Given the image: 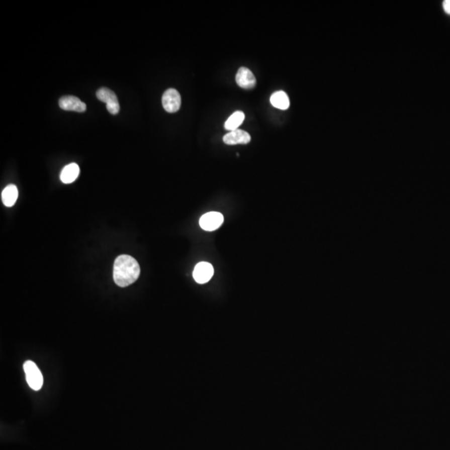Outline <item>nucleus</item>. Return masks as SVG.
I'll use <instances>...</instances> for the list:
<instances>
[{"instance_id":"f257e3e1","label":"nucleus","mask_w":450,"mask_h":450,"mask_svg":"<svg viewBox=\"0 0 450 450\" xmlns=\"http://www.w3.org/2000/svg\"><path fill=\"white\" fill-rule=\"evenodd\" d=\"M140 275V267L135 258L123 254L116 258L114 264V280L120 287L134 284Z\"/></svg>"},{"instance_id":"f03ea898","label":"nucleus","mask_w":450,"mask_h":450,"mask_svg":"<svg viewBox=\"0 0 450 450\" xmlns=\"http://www.w3.org/2000/svg\"><path fill=\"white\" fill-rule=\"evenodd\" d=\"M24 370L29 386L35 391L40 390L43 386L44 379L38 366L33 361L28 360L24 365Z\"/></svg>"},{"instance_id":"7ed1b4c3","label":"nucleus","mask_w":450,"mask_h":450,"mask_svg":"<svg viewBox=\"0 0 450 450\" xmlns=\"http://www.w3.org/2000/svg\"><path fill=\"white\" fill-rule=\"evenodd\" d=\"M98 100L106 104V108L111 115H118L120 110V104L115 92L108 88H100L96 93Z\"/></svg>"},{"instance_id":"20e7f679","label":"nucleus","mask_w":450,"mask_h":450,"mask_svg":"<svg viewBox=\"0 0 450 450\" xmlns=\"http://www.w3.org/2000/svg\"><path fill=\"white\" fill-rule=\"evenodd\" d=\"M162 105L163 109L168 113L178 112L181 106V96L179 93L174 88L166 90L162 97Z\"/></svg>"},{"instance_id":"39448f33","label":"nucleus","mask_w":450,"mask_h":450,"mask_svg":"<svg viewBox=\"0 0 450 450\" xmlns=\"http://www.w3.org/2000/svg\"><path fill=\"white\" fill-rule=\"evenodd\" d=\"M224 223L223 214L218 212H209L200 219V225L205 231H214Z\"/></svg>"},{"instance_id":"423d86ee","label":"nucleus","mask_w":450,"mask_h":450,"mask_svg":"<svg viewBox=\"0 0 450 450\" xmlns=\"http://www.w3.org/2000/svg\"><path fill=\"white\" fill-rule=\"evenodd\" d=\"M214 275V268L207 262H200L195 266L193 276L198 284L203 285L209 282Z\"/></svg>"},{"instance_id":"0eeeda50","label":"nucleus","mask_w":450,"mask_h":450,"mask_svg":"<svg viewBox=\"0 0 450 450\" xmlns=\"http://www.w3.org/2000/svg\"><path fill=\"white\" fill-rule=\"evenodd\" d=\"M59 107L66 111L85 112L86 105L75 96H63L59 101Z\"/></svg>"},{"instance_id":"6e6552de","label":"nucleus","mask_w":450,"mask_h":450,"mask_svg":"<svg viewBox=\"0 0 450 450\" xmlns=\"http://www.w3.org/2000/svg\"><path fill=\"white\" fill-rule=\"evenodd\" d=\"M236 83L240 88L252 89L256 85L255 76L248 68L241 67L236 74Z\"/></svg>"},{"instance_id":"1a4fd4ad","label":"nucleus","mask_w":450,"mask_h":450,"mask_svg":"<svg viewBox=\"0 0 450 450\" xmlns=\"http://www.w3.org/2000/svg\"><path fill=\"white\" fill-rule=\"evenodd\" d=\"M223 140H224V144H228V145L247 144L251 141V136L248 133L244 130L238 129L225 134L223 138Z\"/></svg>"},{"instance_id":"9d476101","label":"nucleus","mask_w":450,"mask_h":450,"mask_svg":"<svg viewBox=\"0 0 450 450\" xmlns=\"http://www.w3.org/2000/svg\"><path fill=\"white\" fill-rule=\"evenodd\" d=\"M79 174V167L75 163H69L61 172L60 179L63 184L74 182Z\"/></svg>"},{"instance_id":"9b49d317","label":"nucleus","mask_w":450,"mask_h":450,"mask_svg":"<svg viewBox=\"0 0 450 450\" xmlns=\"http://www.w3.org/2000/svg\"><path fill=\"white\" fill-rule=\"evenodd\" d=\"M19 192L15 185H8L2 192V201L7 207H12L17 201Z\"/></svg>"},{"instance_id":"f8f14e48","label":"nucleus","mask_w":450,"mask_h":450,"mask_svg":"<svg viewBox=\"0 0 450 450\" xmlns=\"http://www.w3.org/2000/svg\"><path fill=\"white\" fill-rule=\"evenodd\" d=\"M270 102L273 106L280 110H287L290 107V100L287 94L284 91H277L271 95Z\"/></svg>"},{"instance_id":"ddd939ff","label":"nucleus","mask_w":450,"mask_h":450,"mask_svg":"<svg viewBox=\"0 0 450 450\" xmlns=\"http://www.w3.org/2000/svg\"><path fill=\"white\" fill-rule=\"evenodd\" d=\"M244 119H245L244 113L242 112V111H236V112H234V114L227 120V121L225 122V124H224V128H225L227 130H229V131L236 130V129H238V128L240 126L241 124H242Z\"/></svg>"},{"instance_id":"4468645a","label":"nucleus","mask_w":450,"mask_h":450,"mask_svg":"<svg viewBox=\"0 0 450 450\" xmlns=\"http://www.w3.org/2000/svg\"><path fill=\"white\" fill-rule=\"evenodd\" d=\"M443 7L445 13H447L448 15H450V0H445V1H443Z\"/></svg>"}]
</instances>
